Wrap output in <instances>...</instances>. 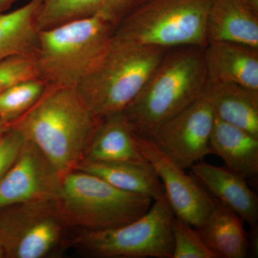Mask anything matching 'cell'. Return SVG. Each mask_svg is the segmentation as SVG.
I'll return each instance as SVG.
<instances>
[{
    "instance_id": "5bb4252c",
    "label": "cell",
    "mask_w": 258,
    "mask_h": 258,
    "mask_svg": "<svg viewBox=\"0 0 258 258\" xmlns=\"http://www.w3.org/2000/svg\"><path fill=\"white\" fill-rule=\"evenodd\" d=\"M30 1V0H28ZM40 4L38 25L47 30L79 19L98 15L115 28L147 0H36Z\"/></svg>"
},
{
    "instance_id": "ac0fdd59",
    "label": "cell",
    "mask_w": 258,
    "mask_h": 258,
    "mask_svg": "<svg viewBox=\"0 0 258 258\" xmlns=\"http://www.w3.org/2000/svg\"><path fill=\"white\" fill-rule=\"evenodd\" d=\"M211 154L221 158L225 166L244 178L258 174V137L215 115L210 139Z\"/></svg>"
},
{
    "instance_id": "5b68a950",
    "label": "cell",
    "mask_w": 258,
    "mask_h": 258,
    "mask_svg": "<svg viewBox=\"0 0 258 258\" xmlns=\"http://www.w3.org/2000/svg\"><path fill=\"white\" fill-rule=\"evenodd\" d=\"M72 228L95 231L126 225L144 215L154 200L127 192L90 173L75 169L62 177L55 199Z\"/></svg>"
},
{
    "instance_id": "9a60e30c",
    "label": "cell",
    "mask_w": 258,
    "mask_h": 258,
    "mask_svg": "<svg viewBox=\"0 0 258 258\" xmlns=\"http://www.w3.org/2000/svg\"><path fill=\"white\" fill-rule=\"evenodd\" d=\"M207 42H229L258 49V13L244 0H212Z\"/></svg>"
},
{
    "instance_id": "52a82bcc",
    "label": "cell",
    "mask_w": 258,
    "mask_h": 258,
    "mask_svg": "<svg viewBox=\"0 0 258 258\" xmlns=\"http://www.w3.org/2000/svg\"><path fill=\"white\" fill-rule=\"evenodd\" d=\"M153 202L137 220L114 228L81 231L73 244L96 257L172 258L174 212L166 195Z\"/></svg>"
},
{
    "instance_id": "4fadbf2b",
    "label": "cell",
    "mask_w": 258,
    "mask_h": 258,
    "mask_svg": "<svg viewBox=\"0 0 258 258\" xmlns=\"http://www.w3.org/2000/svg\"><path fill=\"white\" fill-rule=\"evenodd\" d=\"M208 80L258 91V49L229 42H209L204 48Z\"/></svg>"
},
{
    "instance_id": "484cf974",
    "label": "cell",
    "mask_w": 258,
    "mask_h": 258,
    "mask_svg": "<svg viewBox=\"0 0 258 258\" xmlns=\"http://www.w3.org/2000/svg\"><path fill=\"white\" fill-rule=\"evenodd\" d=\"M17 0H0V14L7 13Z\"/></svg>"
},
{
    "instance_id": "7402d4cb",
    "label": "cell",
    "mask_w": 258,
    "mask_h": 258,
    "mask_svg": "<svg viewBox=\"0 0 258 258\" xmlns=\"http://www.w3.org/2000/svg\"><path fill=\"white\" fill-rule=\"evenodd\" d=\"M47 86L43 80L34 78L5 90L0 93V116L11 125L36 104Z\"/></svg>"
},
{
    "instance_id": "4316f807",
    "label": "cell",
    "mask_w": 258,
    "mask_h": 258,
    "mask_svg": "<svg viewBox=\"0 0 258 258\" xmlns=\"http://www.w3.org/2000/svg\"><path fill=\"white\" fill-rule=\"evenodd\" d=\"M10 125L1 116H0V134L5 132L7 129L9 128Z\"/></svg>"
},
{
    "instance_id": "7a4b0ae2",
    "label": "cell",
    "mask_w": 258,
    "mask_h": 258,
    "mask_svg": "<svg viewBox=\"0 0 258 258\" xmlns=\"http://www.w3.org/2000/svg\"><path fill=\"white\" fill-rule=\"evenodd\" d=\"M204 48L184 46L167 50L123 112L134 134L149 139L161 123L201 97L208 81Z\"/></svg>"
},
{
    "instance_id": "cb8c5ba5",
    "label": "cell",
    "mask_w": 258,
    "mask_h": 258,
    "mask_svg": "<svg viewBox=\"0 0 258 258\" xmlns=\"http://www.w3.org/2000/svg\"><path fill=\"white\" fill-rule=\"evenodd\" d=\"M34 78H39L35 53L12 56L0 61V93Z\"/></svg>"
},
{
    "instance_id": "277c9868",
    "label": "cell",
    "mask_w": 258,
    "mask_h": 258,
    "mask_svg": "<svg viewBox=\"0 0 258 258\" xmlns=\"http://www.w3.org/2000/svg\"><path fill=\"white\" fill-rule=\"evenodd\" d=\"M168 50L133 45L113 37L103 58L76 86V90L98 118L123 113Z\"/></svg>"
},
{
    "instance_id": "7c38bea8",
    "label": "cell",
    "mask_w": 258,
    "mask_h": 258,
    "mask_svg": "<svg viewBox=\"0 0 258 258\" xmlns=\"http://www.w3.org/2000/svg\"><path fill=\"white\" fill-rule=\"evenodd\" d=\"M199 180L217 200L233 210L251 227L257 225L258 198L246 178L226 166L212 165L200 161L191 166Z\"/></svg>"
},
{
    "instance_id": "8992f818",
    "label": "cell",
    "mask_w": 258,
    "mask_h": 258,
    "mask_svg": "<svg viewBox=\"0 0 258 258\" xmlns=\"http://www.w3.org/2000/svg\"><path fill=\"white\" fill-rule=\"evenodd\" d=\"M212 0H147L116 27L113 38L137 45L171 49L205 47Z\"/></svg>"
},
{
    "instance_id": "e0dca14e",
    "label": "cell",
    "mask_w": 258,
    "mask_h": 258,
    "mask_svg": "<svg viewBox=\"0 0 258 258\" xmlns=\"http://www.w3.org/2000/svg\"><path fill=\"white\" fill-rule=\"evenodd\" d=\"M83 161L149 163L139 152L123 113L101 118Z\"/></svg>"
},
{
    "instance_id": "2e32d148",
    "label": "cell",
    "mask_w": 258,
    "mask_h": 258,
    "mask_svg": "<svg viewBox=\"0 0 258 258\" xmlns=\"http://www.w3.org/2000/svg\"><path fill=\"white\" fill-rule=\"evenodd\" d=\"M201 96L217 118L258 137V91L208 80Z\"/></svg>"
},
{
    "instance_id": "603a6c76",
    "label": "cell",
    "mask_w": 258,
    "mask_h": 258,
    "mask_svg": "<svg viewBox=\"0 0 258 258\" xmlns=\"http://www.w3.org/2000/svg\"><path fill=\"white\" fill-rule=\"evenodd\" d=\"M172 258H216L198 229L174 216L171 223Z\"/></svg>"
},
{
    "instance_id": "9c48e42d",
    "label": "cell",
    "mask_w": 258,
    "mask_h": 258,
    "mask_svg": "<svg viewBox=\"0 0 258 258\" xmlns=\"http://www.w3.org/2000/svg\"><path fill=\"white\" fill-rule=\"evenodd\" d=\"M214 119L211 107L201 96L161 123L148 139L185 170L211 154L210 139Z\"/></svg>"
},
{
    "instance_id": "44dd1931",
    "label": "cell",
    "mask_w": 258,
    "mask_h": 258,
    "mask_svg": "<svg viewBox=\"0 0 258 258\" xmlns=\"http://www.w3.org/2000/svg\"><path fill=\"white\" fill-rule=\"evenodd\" d=\"M40 4L30 0L21 8L0 14V61L35 54L39 42Z\"/></svg>"
},
{
    "instance_id": "ffe728a7",
    "label": "cell",
    "mask_w": 258,
    "mask_h": 258,
    "mask_svg": "<svg viewBox=\"0 0 258 258\" xmlns=\"http://www.w3.org/2000/svg\"><path fill=\"white\" fill-rule=\"evenodd\" d=\"M76 169L98 176L117 189L149 197L154 201L165 196L162 183L149 163L83 161Z\"/></svg>"
},
{
    "instance_id": "d6986e66",
    "label": "cell",
    "mask_w": 258,
    "mask_h": 258,
    "mask_svg": "<svg viewBox=\"0 0 258 258\" xmlns=\"http://www.w3.org/2000/svg\"><path fill=\"white\" fill-rule=\"evenodd\" d=\"M243 222L233 210L215 198L213 210L198 231L216 258H245L249 254V240Z\"/></svg>"
},
{
    "instance_id": "6da1fadb",
    "label": "cell",
    "mask_w": 258,
    "mask_h": 258,
    "mask_svg": "<svg viewBox=\"0 0 258 258\" xmlns=\"http://www.w3.org/2000/svg\"><path fill=\"white\" fill-rule=\"evenodd\" d=\"M101 118L76 88L47 86L30 111L12 124L32 142L63 177L83 161Z\"/></svg>"
},
{
    "instance_id": "d4e9b609",
    "label": "cell",
    "mask_w": 258,
    "mask_h": 258,
    "mask_svg": "<svg viewBox=\"0 0 258 258\" xmlns=\"http://www.w3.org/2000/svg\"><path fill=\"white\" fill-rule=\"evenodd\" d=\"M25 141L23 134L12 125L0 134V179L16 160Z\"/></svg>"
},
{
    "instance_id": "30bf717a",
    "label": "cell",
    "mask_w": 258,
    "mask_h": 258,
    "mask_svg": "<svg viewBox=\"0 0 258 258\" xmlns=\"http://www.w3.org/2000/svg\"><path fill=\"white\" fill-rule=\"evenodd\" d=\"M133 134L139 152L162 183L174 216L198 230L201 228L213 210L215 198L210 196L196 179L169 160L149 139Z\"/></svg>"
},
{
    "instance_id": "8fae6325",
    "label": "cell",
    "mask_w": 258,
    "mask_h": 258,
    "mask_svg": "<svg viewBox=\"0 0 258 258\" xmlns=\"http://www.w3.org/2000/svg\"><path fill=\"white\" fill-rule=\"evenodd\" d=\"M62 177L26 139L18 157L0 179V211L15 205L54 200Z\"/></svg>"
},
{
    "instance_id": "83f0119b",
    "label": "cell",
    "mask_w": 258,
    "mask_h": 258,
    "mask_svg": "<svg viewBox=\"0 0 258 258\" xmlns=\"http://www.w3.org/2000/svg\"><path fill=\"white\" fill-rule=\"evenodd\" d=\"M5 257V251L3 248V242H2L1 238H0V258Z\"/></svg>"
},
{
    "instance_id": "ba28073f",
    "label": "cell",
    "mask_w": 258,
    "mask_h": 258,
    "mask_svg": "<svg viewBox=\"0 0 258 258\" xmlns=\"http://www.w3.org/2000/svg\"><path fill=\"white\" fill-rule=\"evenodd\" d=\"M71 227L55 200L15 205L0 211V238L5 257L45 258L68 244Z\"/></svg>"
},
{
    "instance_id": "3957f363",
    "label": "cell",
    "mask_w": 258,
    "mask_h": 258,
    "mask_svg": "<svg viewBox=\"0 0 258 258\" xmlns=\"http://www.w3.org/2000/svg\"><path fill=\"white\" fill-rule=\"evenodd\" d=\"M115 26L98 15L40 30L38 77L49 86L76 88L101 60Z\"/></svg>"
}]
</instances>
